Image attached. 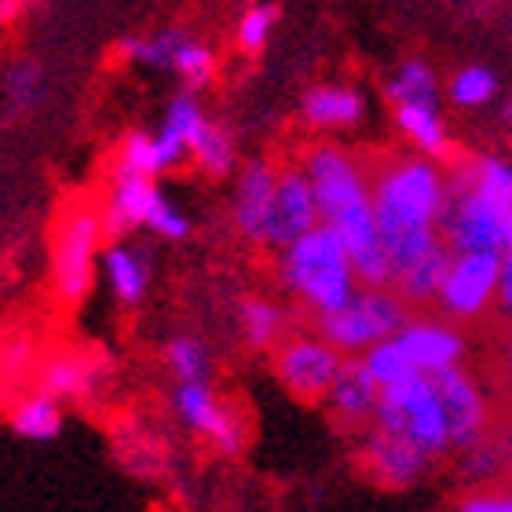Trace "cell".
Instances as JSON below:
<instances>
[{"label":"cell","mask_w":512,"mask_h":512,"mask_svg":"<svg viewBox=\"0 0 512 512\" xmlns=\"http://www.w3.org/2000/svg\"><path fill=\"white\" fill-rule=\"evenodd\" d=\"M450 183L436 158H395L374 169V209L392 278L443 246V213Z\"/></svg>","instance_id":"6da1fadb"},{"label":"cell","mask_w":512,"mask_h":512,"mask_svg":"<svg viewBox=\"0 0 512 512\" xmlns=\"http://www.w3.org/2000/svg\"><path fill=\"white\" fill-rule=\"evenodd\" d=\"M300 165L315 187L322 224L344 238L363 286H392V264L374 209V176L363 169V161L337 143H319L300 158Z\"/></svg>","instance_id":"7a4b0ae2"},{"label":"cell","mask_w":512,"mask_h":512,"mask_svg":"<svg viewBox=\"0 0 512 512\" xmlns=\"http://www.w3.org/2000/svg\"><path fill=\"white\" fill-rule=\"evenodd\" d=\"M512 227V165L480 158L454 176L443 213V238L454 253L491 249L502 253Z\"/></svg>","instance_id":"3957f363"},{"label":"cell","mask_w":512,"mask_h":512,"mask_svg":"<svg viewBox=\"0 0 512 512\" xmlns=\"http://www.w3.org/2000/svg\"><path fill=\"white\" fill-rule=\"evenodd\" d=\"M275 253V271L282 289L315 319L344 304L355 289L363 286L344 238L326 224L311 227L308 235L278 246Z\"/></svg>","instance_id":"277c9868"},{"label":"cell","mask_w":512,"mask_h":512,"mask_svg":"<svg viewBox=\"0 0 512 512\" xmlns=\"http://www.w3.org/2000/svg\"><path fill=\"white\" fill-rule=\"evenodd\" d=\"M107 238L110 231L103 224L99 205L74 202L59 213L52 249H48V275H52V293L59 297V304H81L92 293Z\"/></svg>","instance_id":"5b68a950"},{"label":"cell","mask_w":512,"mask_h":512,"mask_svg":"<svg viewBox=\"0 0 512 512\" xmlns=\"http://www.w3.org/2000/svg\"><path fill=\"white\" fill-rule=\"evenodd\" d=\"M406 319L410 315L399 289L392 293L388 286H359L344 304L319 315V333L344 355H363L374 344L395 337Z\"/></svg>","instance_id":"8992f818"},{"label":"cell","mask_w":512,"mask_h":512,"mask_svg":"<svg viewBox=\"0 0 512 512\" xmlns=\"http://www.w3.org/2000/svg\"><path fill=\"white\" fill-rule=\"evenodd\" d=\"M374 421L406 436L414 447H421L432 458H443L447 450H454L447 406H443V395H439L436 381L428 374H417L403 384L381 388V403H377Z\"/></svg>","instance_id":"52a82bcc"},{"label":"cell","mask_w":512,"mask_h":512,"mask_svg":"<svg viewBox=\"0 0 512 512\" xmlns=\"http://www.w3.org/2000/svg\"><path fill=\"white\" fill-rule=\"evenodd\" d=\"M172 414L187 432L202 436L209 447L227 454V458L242 454V447H246V417L238 414L209 381H176V388H172Z\"/></svg>","instance_id":"ba28073f"},{"label":"cell","mask_w":512,"mask_h":512,"mask_svg":"<svg viewBox=\"0 0 512 512\" xmlns=\"http://www.w3.org/2000/svg\"><path fill=\"white\" fill-rule=\"evenodd\" d=\"M344 359L348 355L333 348L322 333H289L275 348V377L293 399L322 403Z\"/></svg>","instance_id":"9c48e42d"},{"label":"cell","mask_w":512,"mask_h":512,"mask_svg":"<svg viewBox=\"0 0 512 512\" xmlns=\"http://www.w3.org/2000/svg\"><path fill=\"white\" fill-rule=\"evenodd\" d=\"M498 282H502V253L461 249L450 256L436 304L450 319H476L498 300Z\"/></svg>","instance_id":"30bf717a"},{"label":"cell","mask_w":512,"mask_h":512,"mask_svg":"<svg viewBox=\"0 0 512 512\" xmlns=\"http://www.w3.org/2000/svg\"><path fill=\"white\" fill-rule=\"evenodd\" d=\"M359 458L370 480H377L388 491H406L428 476L432 469V454H425L421 447H414L406 436L392 432L384 425H370L359 432Z\"/></svg>","instance_id":"8fae6325"},{"label":"cell","mask_w":512,"mask_h":512,"mask_svg":"<svg viewBox=\"0 0 512 512\" xmlns=\"http://www.w3.org/2000/svg\"><path fill=\"white\" fill-rule=\"evenodd\" d=\"M278 169L267 161H253L235 176L231 191V224L249 246L271 249V220H275Z\"/></svg>","instance_id":"7c38bea8"},{"label":"cell","mask_w":512,"mask_h":512,"mask_svg":"<svg viewBox=\"0 0 512 512\" xmlns=\"http://www.w3.org/2000/svg\"><path fill=\"white\" fill-rule=\"evenodd\" d=\"M319 198L311 187L304 165H286L278 169L275 187V220H271V249L286 246L293 238L308 235L311 227H319Z\"/></svg>","instance_id":"4fadbf2b"},{"label":"cell","mask_w":512,"mask_h":512,"mask_svg":"<svg viewBox=\"0 0 512 512\" xmlns=\"http://www.w3.org/2000/svg\"><path fill=\"white\" fill-rule=\"evenodd\" d=\"M432 381H436L439 395H443V406H447L454 450L480 443L487 436V395H483L480 384L472 381L461 366H450V370L436 374Z\"/></svg>","instance_id":"5bb4252c"},{"label":"cell","mask_w":512,"mask_h":512,"mask_svg":"<svg viewBox=\"0 0 512 512\" xmlns=\"http://www.w3.org/2000/svg\"><path fill=\"white\" fill-rule=\"evenodd\" d=\"M322 403L330 406V414L337 417L344 428L363 432V428L374 425L377 403H381V384L374 381V374L366 370V363L359 355H348Z\"/></svg>","instance_id":"9a60e30c"},{"label":"cell","mask_w":512,"mask_h":512,"mask_svg":"<svg viewBox=\"0 0 512 512\" xmlns=\"http://www.w3.org/2000/svg\"><path fill=\"white\" fill-rule=\"evenodd\" d=\"M107 384H110V366L103 355L81 352V348H66V352H55L52 359H44L41 388L59 395L63 403L96 399Z\"/></svg>","instance_id":"2e32d148"},{"label":"cell","mask_w":512,"mask_h":512,"mask_svg":"<svg viewBox=\"0 0 512 512\" xmlns=\"http://www.w3.org/2000/svg\"><path fill=\"white\" fill-rule=\"evenodd\" d=\"M99 275L121 308H139L150 293V282H154V264H150L147 249L128 242V235H118L103 246Z\"/></svg>","instance_id":"e0dca14e"},{"label":"cell","mask_w":512,"mask_h":512,"mask_svg":"<svg viewBox=\"0 0 512 512\" xmlns=\"http://www.w3.org/2000/svg\"><path fill=\"white\" fill-rule=\"evenodd\" d=\"M366 118V96L355 85L322 81L311 85L300 99V121L311 132H352Z\"/></svg>","instance_id":"ac0fdd59"},{"label":"cell","mask_w":512,"mask_h":512,"mask_svg":"<svg viewBox=\"0 0 512 512\" xmlns=\"http://www.w3.org/2000/svg\"><path fill=\"white\" fill-rule=\"evenodd\" d=\"M395 337L406 348V355L414 359L417 370L428 377L443 374L450 366H461V359H465V337L439 319H406V326Z\"/></svg>","instance_id":"d6986e66"},{"label":"cell","mask_w":512,"mask_h":512,"mask_svg":"<svg viewBox=\"0 0 512 512\" xmlns=\"http://www.w3.org/2000/svg\"><path fill=\"white\" fill-rule=\"evenodd\" d=\"M161 194L158 180L150 176H128V172H114L103 198V224H107L110 238L118 235H136L147 231V216L154 209V198Z\"/></svg>","instance_id":"ffe728a7"},{"label":"cell","mask_w":512,"mask_h":512,"mask_svg":"<svg viewBox=\"0 0 512 512\" xmlns=\"http://www.w3.org/2000/svg\"><path fill=\"white\" fill-rule=\"evenodd\" d=\"M209 114H205L202 99L191 92H183V96H176L165 107V114H161V125L154 128V136H158V147L161 154L169 158V165L176 169V165H183V161H191V147L198 143V136L205 132V125H209Z\"/></svg>","instance_id":"44dd1931"},{"label":"cell","mask_w":512,"mask_h":512,"mask_svg":"<svg viewBox=\"0 0 512 512\" xmlns=\"http://www.w3.org/2000/svg\"><path fill=\"white\" fill-rule=\"evenodd\" d=\"M395 128L410 139V147L428 158H447L450 132L447 121L439 114V103H395Z\"/></svg>","instance_id":"7402d4cb"},{"label":"cell","mask_w":512,"mask_h":512,"mask_svg":"<svg viewBox=\"0 0 512 512\" xmlns=\"http://www.w3.org/2000/svg\"><path fill=\"white\" fill-rule=\"evenodd\" d=\"M63 399L52 395L48 388L41 392H30L22 395L19 403L11 406V428H15V436L30 439V443H48L63 432L66 425V410H63Z\"/></svg>","instance_id":"603a6c76"},{"label":"cell","mask_w":512,"mask_h":512,"mask_svg":"<svg viewBox=\"0 0 512 512\" xmlns=\"http://www.w3.org/2000/svg\"><path fill=\"white\" fill-rule=\"evenodd\" d=\"M238 330L256 352H275L289 337V311L267 297H249L238 308Z\"/></svg>","instance_id":"cb8c5ba5"},{"label":"cell","mask_w":512,"mask_h":512,"mask_svg":"<svg viewBox=\"0 0 512 512\" xmlns=\"http://www.w3.org/2000/svg\"><path fill=\"white\" fill-rule=\"evenodd\" d=\"M450 256H454V249L443 242V246H436L428 256H421L417 264L406 267L403 275H395L392 286L399 289V297L410 300V304L436 300L439 286H443V275H447V267H450Z\"/></svg>","instance_id":"d4e9b609"},{"label":"cell","mask_w":512,"mask_h":512,"mask_svg":"<svg viewBox=\"0 0 512 512\" xmlns=\"http://www.w3.org/2000/svg\"><path fill=\"white\" fill-rule=\"evenodd\" d=\"M180 41H183L180 30H158V33H147V37H125L118 52H121V59H128V63L139 66V70L172 74Z\"/></svg>","instance_id":"484cf974"},{"label":"cell","mask_w":512,"mask_h":512,"mask_svg":"<svg viewBox=\"0 0 512 512\" xmlns=\"http://www.w3.org/2000/svg\"><path fill=\"white\" fill-rule=\"evenodd\" d=\"M172 165L169 158L161 154L158 147V136L154 132H128L121 139L118 147V158H114V172H128V176H150V180H158L165 176Z\"/></svg>","instance_id":"4316f807"},{"label":"cell","mask_w":512,"mask_h":512,"mask_svg":"<svg viewBox=\"0 0 512 512\" xmlns=\"http://www.w3.org/2000/svg\"><path fill=\"white\" fill-rule=\"evenodd\" d=\"M191 161L205 172V176L224 180V176H231V172H235V165H238L235 136H231L224 125L209 121V125H205V132L198 136V143L191 147Z\"/></svg>","instance_id":"83f0119b"},{"label":"cell","mask_w":512,"mask_h":512,"mask_svg":"<svg viewBox=\"0 0 512 512\" xmlns=\"http://www.w3.org/2000/svg\"><path fill=\"white\" fill-rule=\"evenodd\" d=\"M366 363V370L374 374V381L381 384V388H392V384H403L410 381V377H417L421 370L414 366V359L406 355V348L399 344V337H388V341L374 344L370 352L359 355Z\"/></svg>","instance_id":"f1b7e54d"},{"label":"cell","mask_w":512,"mask_h":512,"mask_svg":"<svg viewBox=\"0 0 512 512\" xmlns=\"http://www.w3.org/2000/svg\"><path fill=\"white\" fill-rule=\"evenodd\" d=\"M165 366H169L172 381H209L213 355L198 337H172L165 344Z\"/></svg>","instance_id":"f546056e"},{"label":"cell","mask_w":512,"mask_h":512,"mask_svg":"<svg viewBox=\"0 0 512 512\" xmlns=\"http://www.w3.org/2000/svg\"><path fill=\"white\" fill-rule=\"evenodd\" d=\"M388 99L395 103H439V81L432 66L425 63H403L388 81Z\"/></svg>","instance_id":"4dcf8cb0"},{"label":"cell","mask_w":512,"mask_h":512,"mask_svg":"<svg viewBox=\"0 0 512 512\" xmlns=\"http://www.w3.org/2000/svg\"><path fill=\"white\" fill-rule=\"evenodd\" d=\"M447 96H450V103L461 110L487 107V103L498 96V77H494L487 66H465V70H458V74L450 77Z\"/></svg>","instance_id":"1f68e13d"},{"label":"cell","mask_w":512,"mask_h":512,"mask_svg":"<svg viewBox=\"0 0 512 512\" xmlns=\"http://www.w3.org/2000/svg\"><path fill=\"white\" fill-rule=\"evenodd\" d=\"M216 52L205 41H194L183 33L180 48H176V63H172V74L180 77L187 88H205L216 77Z\"/></svg>","instance_id":"d6a6232c"},{"label":"cell","mask_w":512,"mask_h":512,"mask_svg":"<svg viewBox=\"0 0 512 512\" xmlns=\"http://www.w3.org/2000/svg\"><path fill=\"white\" fill-rule=\"evenodd\" d=\"M275 22H278V15L271 4H253V8H246L235 22V48L246 55H260L267 44H271V37H275Z\"/></svg>","instance_id":"836d02e7"},{"label":"cell","mask_w":512,"mask_h":512,"mask_svg":"<svg viewBox=\"0 0 512 512\" xmlns=\"http://www.w3.org/2000/svg\"><path fill=\"white\" fill-rule=\"evenodd\" d=\"M147 231L154 238H161V242H187L191 238V216H187V209L176 198L161 191L147 216Z\"/></svg>","instance_id":"e575fe53"},{"label":"cell","mask_w":512,"mask_h":512,"mask_svg":"<svg viewBox=\"0 0 512 512\" xmlns=\"http://www.w3.org/2000/svg\"><path fill=\"white\" fill-rule=\"evenodd\" d=\"M44 92V74L41 66L30 63V59H19L11 63V70L4 74V96L15 110H30L37 107V99Z\"/></svg>","instance_id":"d590c367"},{"label":"cell","mask_w":512,"mask_h":512,"mask_svg":"<svg viewBox=\"0 0 512 512\" xmlns=\"http://www.w3.org/2000/svg\"><path fill=\"white\" fill-rule=\"evenodd\" d=\"M458 454H461V472L472 476V480H491V476H498V469H502V458H498V450H494L487 439L458 450Z\"/></svg>","instance_id":"8d00e7d4"},{"label":"cell","mask_w":512,"mask_h":512,"mask_svg":"<svg viewBox=\"0 0 512 512\" xmlns=\"http://www.w3.org/2000/svg\"><path fill=\"white\" fill-rule=\"evenodd\" d=\"M465 512H512V491H472L461 498Z\"/></svg>","instance_id":"74e56055"},{"label":"cell","mask_w":512,"mask_h":512,"mask_svg":"<svg viewBox=\"0 0 512 512\" xmlns=\"http://www.w3.org/2000/svg\"><path fill=\"white\" fill-rule=\"evenodd\" d=\"M33 355V348L26 341H15V344H8V348H0V366L4 370H30V359Z\"/></svg>","instance_id":"f35d334b"},{"label":"cell","mask_w":512,"mask_h":512,"mask_svg":"<svg viewBox=\"0 0 512 512\" xmlns=\"http://www.w3.org/2000/svg\"><path fill=\"white\" fill-rule=\"evenodd\" d=\"M502 260H512V227H509V235H505V246H502Z\"/></svg>","instance_id":"ab89813d"},{"label":"cell","mask_w":512,"mask_h":512,"mask_svg":"<svg viewBox=\"0 0 512 512\" xmlns=\"http://www.w3.org/2000/svg\"><path fill=\"white\" fill-rule=\"evenodd\" d=\"M8 4H11V0H0V19H4V15H8Z\"/></svg>","instance_id":"60d3db41"},{"label":"cell","mask_w":512,"mask_h":512,"mask_svg":"<svg viewBox=\"0 0 512 512\" xmlns=\"http://www.w3.org/2000/svg\"><path fill=\"white\" fill-rule=\"evenodd\" d=\"M505 118H512V99H509V107H505Z\"/></svg>","instance_id":"b9f144b4"},{"label":"cell","mask_w":512,"mask_h":512,"mask_svg":"<svg viewBox=\"0 0 512 512\" xmlns=\"http://www.w3.org/2000/svg\"><path fill=\"white\" fill-rule=\"evenodd\" d=\"M509 465H512V450H509Z\"/></svg>","instance_id":"7bdbcfd3"}]
</instances>
